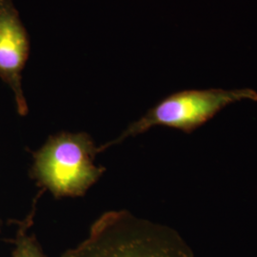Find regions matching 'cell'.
<instances>
[{
  "mask_svg": "<svg viewBox=\"0 0 257 257\" xmlns=\"http://www.w3.org/2000/svg\"><path fill=\"white\" fill-rule=\"evenodd\" d=\"M61 257H193L176 230L125 210L104 212L87 238Z\"/></svg>",
  "mask_w": 257,
  "mask_h": 257,
  "instance_id": "obj_1",
  "label": "cell"
},
{
  "mask_svg": "<svg viewBox=\"0 0 257 257\" xmlns=\"http://www.w3.org/2000/svg\"><path fill=\"white\" fill-rule=\"evenodd\" d=\"M96 155L87 133L62 132L34 153L31 175L56 198L83 196L106 171L93 164Z\"/></svg>",
  "mask_w": 257,
  "mask_h": 257,
  "instance_id": "obj_2",
  "label": "cell"
},
{
  "mask_svg": "<svg viewBox=\"0 0 257 257\" xmlns=\"http://www.w3.org/2000/svg\"><path fill=\"white\" fill-rule=\"evenodd\" d=\"M1 226H2V221L0 219V229H1Z\"/></svg>",
  "mask_w": 257,
  "mask_h": 257,
  "instance_id": "obj_6",
  "label": "cell"
},
{
  "mask_svg": "<svg viewBox=\"0 0 257 257\" xmlns=\"http://www.w3.org/2000/svg\"><path fill=\"white\" fill-rule=\"evenodd\" d=\"M246 100L256 102V91L250 88L205 89L184 90L172 93L148 110L142 117L133 122L118 138L97 147V154L118 145L128 138L144 134L156 126L192 134L226 107Z\"/></svg>",
  "mask_w": 257,
  "mask_h": 257,
  "instance_id": "obj_3",
  "label": "cell"
},
{
  "mask_svg": "<svg viewBox=\"0 0 257 257\" xmlns=\"http://www.w3.org/2000/svg\"><path fill=\"white\" fill-rule=\"evenodd\" d=\"M30 37L13 0H0V79L14 92L17 110L27 115L22 71L30 55Z\"/></svg>",
  "mask_w": 257,
  "mask_h": 257,
  "instance_id": "obj_4",
  "label": "cell"
},
{
  "mask_svg": "<svg viewBox=\"0 0 257 257\" xmlns=\"http://www.w3.org/2000/svg\"><path fill=\"white\" fill-rule=\"evenodd\" d=\"M35 211H32L28 217L20 221L16 239L14 240L13 257H46L43 253L37 239L34 234L29 233V229L34 222Z\"/></svg>",
  "mask_w": 257,
  "mask_h": 257,
  "instance_id": "obj_5",
  "label": "cell"
}]
</instances>
